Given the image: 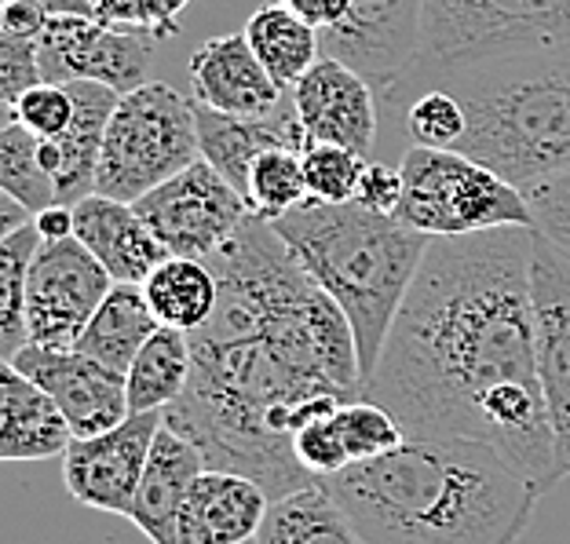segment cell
I'll return each mask as SVG.
<instances>
[{"mask_svg": "<svg viewBox=\"0 0 570 544\" xmlns=\"http://www.w3.org/2000/svg\"><path fill=\"white\" fill-rule=\"evenodd\" d=\"M534 227L432 238L362 398L406 438H472L538 497L563 478L538 377Z\"/></svg>", "mask_w": 570, "mask_h": 544, "instance_id": "cell-1", "label": "cell"}, {"mask_svg": "<svg viewBox=\"0 0 570 544\" xmlns=\"http://www.w3.org/2000/svg\"><path fill=\"white\" fill-rule=\"evenodd\" d=\"M209 267L219 304L187 333L190 384L165 424L187 435L209 468L249 475L278 501L315 483L293 449L296 409L315 395L362 398L355 333L267 219L249 216Z\"/></svg>", "mask_w": 570, "mask_h": 544, "instance_id": "cell-2", "label": "cell"}, {"mask_svg": "<svg viewBox=\"0 0 570 544\" xmlns=\"http://www.w3.org/2000/svg\"><path fill=\"white\" fill-rule=\"evenodd\" d=\"M370 544H515L538 489L472 438H406L318 478Z\"/></svg>", "mask_w": 570, "mask_h": 544, "instance_id": "cell-3", "label": "cell"}, {"mask_svg": "<svg viewBox=\"0 0 570 544\" xmlns=\"http://www.w3.org/2000/svg\"><path fill=\"white\" fill-rule=\"evenodd\" d=\"M275 230L296 264L352 322L366 387L432 238L358 201L333 205L315 198L275 219Z\"/></svg>", "mask_w": 570, "mask_h": 544, "instance_id": "cell-4", "label": "cell"}, {"mask_svg": "<svg viewBox=\"0 0 570 544\" xmlns=\"http://www.w3.org/2000/svg\"><path fill=\"white\" fill-rule=\"evenodd\" d=\"M435 85L469 118L461 154L515 187L570 172V41L453 67L428 88Z\"/></svg>", "mask_w": 570, "mask_h": 544, "instance_id": "cell-5", "label": "cell"}, {"mask_svg": "<svg viewBox=\"0 0 570 544\" xmlns=\"http://www.w3.org/2000/svg\"><path fill=\"white\" fill-rule=\"evenodd\" d=\"M560 41H570V0H424L417 62L387 99L421 96L453 67Z\"/></svg>", "mask_w": 570, "mask_h": 544, "instance_id": "cell-6", "label": "cell"}, {"mask_svg": "<svg viewBox=\"0 0 570 544\" xmlns=\"http://www.w3.org/2000/svg\"><path fill=\"white\" fill-rule=\"evenodd\" d=\"M403 201L395 219L428 238H461L498 227H534L523 187L461 150L406 147Z\"/></svg>", "mask_w": 570, "mask_h": 544, "instance_id": "cell-7", "label": "cell"}, {"mask_svg": "<svg viewBox=\"0 0 570 544\" xmlns=\"http://www.w3.org/2000/svg\"><path fill=\"white\" fill-rule=\"evenodd\" d=\"M202 158L194 99L173 85L147 81L118 99V110L102 139L96 190L136 205L142 194L161 187Z\"/></svg>", "mask_w": 570, "mask_h": 544, "instance_id": "cell-8", "label": "cell"}, {"mask_svg": "<svg viewBox=\"0 0 570 544\" xmlns=\"http://www.w3.org/2000/svg\"><path fill=\"white\" fill-rule=\"evenodd\" d=\"M136 209L168 253L194 260L216 256L253 216L249 201L205 158L142 194Z\"/></svg>", "mask_w": 570, "mask_h": 544, "instance_id": "cell-9", "label": "cell"}, {"mask_svg": "<svg viewBox=\"0 0 570 544\" xmlns=\"http://www.w3.org/2000/svg\"><path fill=\"white\" fill-rule=\"evenodd\" d=\"M110 270L77 238L41 241L26 278V336L41 347H73L114 289Z\"/></svg>", "mask_w": 570, "mask_h": 544, "instance_id": "cell-10", "label": "cell"}, {"mask_svg": "<svg viewBox=\"0 0 570 544\" xmlns=\"http://www.w3.org/2000/svg\"><path fill=\"white\" fill-rule=\"evenodd\" d=\"M37 48L45 81L56 85L99 81L128 96L150 81L154 33L147 30H125L85 16H51Z\"/></svg>", "mask_w": 570, "mask_h": 544, "instance_id": "cell-11", "label": "cell"}, {"mask_svg": "<svg viewBox=\"0 0 570 544\" xmlns=\"http://www.w3.org/2000/svg\"><path fill=\"white\" fill-rule=\"evenodd\" d=\"M530 289H534L541 395L552 421L556 461L563 478H570V253L541 230H534Z\"/></svg>", "mask_w": 570, "mask_h": 544, "instance_id": "cell-12", "label": "cell"}, {"mask_svg": "<svg viewBox=\"0 0 570 544\" xmlns=\"http://www.w3.org/2000/svg\"><path fill=\"white\" fill-rule=\"evenodd\" d=\"M161 424V409L128 413V421L110 427V432L73 438L67 453H62V478H67L70 497L85 504V508L125 515L128 520Z\"/></svg>", "mask_w": 570, "mask_h": 544, "instance_id": "cell-13", "label": "cell"}, {"mask_svg": "<svg viewBox=\"0 0 570 544\" xmlns=\"http://www.w3.org/2000/svg\"><path fill=\"white\" fill-rule=\"evenodd\" d=\"M424 0H352V11L333 30H322V56L381 85L384 92L403 81L421 51Z\"/></svg>", "mask_w": 570, "mask_h": 544, "instance_id": "cell-14", "label": "cell"}, {"mask_svg": "<svg viewBox=\"0 0 570 544\" xmlns=\"http://www.w3.org/2000/svg\"><path fill=\"white\" fill-rule=\"evenodd\" d=\"M11 366L56 398L73 427V438L110 432V427H118L132 413L125 373L102 366V362L77 352V347L26 344L11 358Z\"/></svg>", "mask_w": 570, "mask_h": 544, "instance_id": "cell-15", "label": "cell"}, {"mask_svg": "<svg viewBox=\"0 0 570 544\" xmlns=\"http://www.w3.org/2000/svg\"><path fill=\"white\" fill-rule=\"evenodd\" d=\"M296 118L307 142H333L355 154L373 150L377 142V102L362 73L344 67L341 59L322 56L301 81L289 88Z\"/></svg>", "mask_w": 570, "mask_h": 544, "instance_id": "cell-16", "label": "cell"}, {"mask_svg": "<svg viewBox=\"0 0 570 544\" xmlns=\"http://www.w3.org/2000/svg\"><path fill=\"white\" fill-rule=\"evenodd\" d=\"M190 88L194 102L219 113H235V118H264L289 96L264 70L245 33H224L194 48Z\"/></svg>", "mask_w": 570, "mask_h": 544, "instance_id": "cell-17", "label": "cell"}, {"mask_svg": "<svg viewBox=\"0 0 570 544\" xmlns=\"http://www.w3.org/2000/svg\"><path fill=\"white\" fill-rule=\"evenodd\" d=\"M271 508L267 489L249 475L205 468L194 478L173 544H245L256 541Z\"/></svg>", "mask_w": 570, "mask_h": 544, "instance_id": "cell-18", "label": "cell"}, {"mask_svg": "<svg viewBox=\"0 0 570 544\" xmlns=\"http://www.w3.org/2000/svg\"><path fill=\"white\" fill-rule=\"evenodd\" d=\"M73 238L110 270L114 281L125 285H142L154 267L173 256L154 238L136 205L107 198L99 190L73 205Z\"/></svg>", "mask_w": 570, "mask_h": 544, "instance_id": "cell-19", "label": "cell"}, {"mask_svg": "<svg viewBox=\"0 0 570 544\" xmlns=\"http://www.w3.org/2000/svg\"><path fill=\"white\" fill-rule=\"evenodd\" d=\"M194 118H198L202 158L209 161L242 198H245V187H249V168L261 154L275 147H293V150L307 147L293 96H285L282 107L264 113V118H235V113H219V110L202 107V102H194Z\"/></svg>", "mask_w": 570, "mask_h": 544, "instance_id": "cell-20", "label": "cell"}, {"mask_svg": "<svg viewBox=\"0 0 570 544\" xmlns=\"http://www.w3.org/2000/svg\"><path fill=\"white\" fill-rule=\"evenodd\" d=\"M209 464L205 453L190 443L187 435H179L176 427L161 424L158 438L150 446L147 468H142L136 504L128 512V520L142 537L154 544H173L176 541V523L184 512V501L190 494L194 478H198Z\"/></svg>", "mask_w": 570, "mask_h": 544, "instance_id": "cell-21", "label": "cell"}, {"mask_svg": "<svg viewBox=\"0 0 570 544\" xmlns=\"http://www.w3.org/2000/svg\"><path fill=\"white\" fill-rule=\"evenodd\" d=\"M70 443L73 427L56 398L4 362L0 366V461L62 457Z\"/></svg>", "mask_w": 570, "mask_h": 544, "instance_id": "cell-22", "label": "cell"}, {"mask_svg": "<svg viewBox=\"0 0 570 544\" xmlns=\"http://www.w3.org/2000/svg\"><path fill=\"white\" fill-rule=\"evenodd\" d=\"M67 88L73 96V118L67 132L56 136L59 147L56 187L62 205H77L96 190L102 139H107V125L114 118V110H118L121 92H114L110 85L99 81H70Z\"/></svg>", "mask_w": 570, "mask_h": 544, "instance_id": "cell-23", "label": "cell"}, {"mask_svg": "<svg viewBox=\"0 0 570 544\" xmlns=\"http://www.w3.org/2000/svg\"><path fill=\"white\" fill-rule=\"evenodd\" d=\"M158 329H161V322L150 310L147 296H142V285L118 281L107 293V300L99 304V310L85 326L81 340H77L73 347L77 352H85L88 358L102 362V366L128 373V366H132L136 355H139V347L147 344Z\"/></svg>", "mask_w": 570, "mask_h": 544, "instance_id": "cell-24", "label": "cell"}, {"mask_svg": "<svg viewBox=\"0 0 570 544\" xmlns=\"http://www.w3.org/2000/svg\"><path fill=\"white\" fill-rule=\"evenodd\" d=\"M256 544H370L322 483L271 501Z\"/></svg>", "mask_w": 570, "mask_h": 544, "instance_id": "cell-25", "label": "cell"}, {"mask_svg": "<svg viewBox=\"0 0 570 544\" xmlns=\"http://www.w3.org/2000/svg\"><path fill=\"white\" fill-rule=\"evenodd\" d=\"M150 310L158 315L161 326H173L179 333L202 329L216 315L219 304V281L209 260H194V256H168L142 281Z\"/></svg>", "mask_w": 570, "mask_h": 544, "instance_id": "cell-26", "label": "cell"}, {"mask_svg": "<svg viewBox=\"0 0 570 544\" xmlns=\"http://www.w3.org/2000/svg\"><path fill=\"white\" fill-rule=\"evenodd\" d=\"M242 33H245V41L253 44L256 59L264 62V70L275 77V85L282 92H289V88L322 59V30H315V26L304 22L285 4L256 8Z\"/></svg>", "mask_w": 570, "mask_h": 544, "instance_id": "cell-27", "label": "cell"}, {"mask_svg": "<svg viewBox=\"0 0 570 544\" xmlns=\"http://www.w3.org/2000/svg\"><path fill=\"white\" fill-rule=\"evenodd\" d=\"M194 355H190V336L173 326H161L139 347L136 362L128 366V406L132 413L168 409L179 403L190 384Z\"/></svg>", "mask_w": 570, "mask_h": 544, "instance_id": "cell-28", "label": "cell"}, {"mask_svg": "<svg viewBox=\"0 0 570 544\" xmlns=\"http://www.w3.org/2000/svg\"><path fill=\"white\" fill-rule=\"evenodd\" d=\"M41 241V230L33 224L0 241V355L4 362L30 344L26 336V278H30V264Z\"/></svg>", "mask_w": 570, "mask_h": 544, "instance_id": "cell-29", "label": "cell"}, {"mask_svg": "<svg viewBox=\"0 0 570 544\" xmlns=\"http://www.w3.org/2000/svg\"><path fill=\"white\" fill-rule=\"evenodd\" d=\"M37 147H41V139L22 121H4L0 128V190L22 201L33 216L59 201V187L45 172Z\"/></svg>", "mask_w": 570, "mask_h": 544, "instance_id": "cell-30", "label": "cell"}, {"mask_svg": "<svg viewBox=\"0 0 570 544\" xmlns=\"http://www.w3.org/2000/svg\"><path fill=\"white\" fill-rule=\"evenodd\" d=\"M245 201L256 219L275 224L296 205L307 201V179H304V150L275 147L261 154L249 168V187H245Z\"/></svg>", "mask_w": 570, "mask_h": 544, "instance_id": "cell-31", "label": "cell"}, {"mask_svg": "<svg viewBox=\"0 0 570 544\" xmlns=\"http://www.w3.org/2000/svg\"><path fill=\"white\" fill-rule=\"evenodd\" d=\"M336 427H341V438L352 464L384 457V453L406 443V432L399 427V421L381 403H373V398H352V403H344L336 409Z\"/></svg>", "mask_w": 570, "mask_h": 544, "instance_id": "cell-32", "label": "cell"}, {"mask_svg": "<svg viewBox=\"0 0 570 544\" xmlns=\"http://www.w3.org/2000/svg\"><path fill=\"white\" fill-rule=\"evenodd\" d=\"M362 168L366 158L347 147H333V142H307L304 147V179H307V198L315 201H355Z\"/></svg>", "mask_w": 570, "mask_h": 544, "instance_id": "cell-33", "label": "cell"}, {"mask_svg": "<svg viewBox=\"0 0 570 544\" xmlns=\"http://www.w3.org/2000/svg\"><path fill=\"white\" fill-rule=\"evenodd\" d=\"M406 128L417 147L458 150L464 132H469V118H464L461 99L435 85L424 88L421 96H413V102L406 107Z\"/></svg>", "mask_w": 570, "mask_h": 544, "instance_id": "cell-34", "label": "cell"}, {"mask_svg": "<svg viewBox=\"0 0 570 544\" xmlns=\"http://www.w3.org/2000/svg\"><path fill=\"white\" fill-rule=\"evenodd\" d=\"M73 96L67 85L41 81L19 99V107L8 113V121H22L37 139H56L70 128Z\"/></svg>", "mask_w": 570, "mask_h": 544, "instance_id": "cell-35", "label": "cell"}, {"mask_svg": "<svg viewBox=\"0 0 570 544\" xmlns=\"http://www.w3.org/2000/svg\"><path fill=\"white\" fill-rule=\"evenodd\" d=\"M293 449L315 483L318 478H330V475H341L344 468H352V457H347L341 427H336V413L301 427V432L293 435Z\"/></svg>", "mask_w": 570, "mask_h": 544, "instance_id": "cell-36", "label": "cell"}, {"mask_svg": "<svg viewBox=\"0 0 570 544\" xmlns=\"http://www.w3.org/2000/svg\"><path fill=\"white\" fill-rule=\"evenodd\" d=\"M523 194L534 212V230L570 253V172L538 179V184L523 187Z\"/></svg>", "mask_w": 570, "mask_h": 544, "instance_id": "cell-37", "label": "cell"}, {"mask_svg": "<svg viewBox=\"0 0 570 544\" xmlns=\"http://www.w3.org/2000/svg\"><path fill=\"white\" fill-rule=\"evenodd\" d=\"M41 81L45 70H41V48H37V41L0 33V96H4V113L16 110L19 99Z\"/></svg>", "mask_w": 570, "mask_h": 544, "instance_id": "cell-38", "label": "cell"}, {"mask_svg": "<svg viewBox=\"0 0 570 544\" xmlns=\"http://www.w3.org/2000/svg\"><path fill=\"white\" fill-rule=\"evenodd\" d=\"M187 0H99V19L125 30H147L154 37H168L176 30L179 11Z\"/></svg>", "mask_w": 570, "mask_h": 544, "instance_id": "cell-39", "label": "cell"}, {"mask_svg": "<svg viewBox=\"0 0 570 544\" xmlns=\"http://www.w3.org/2000/svg\"><path fill=\"white\" fill-rule=\"evenodd\" d=\"M403 190H406L403 168H392L384 161H366L362 179H358V190H355V201L366 205V209H373V212L395 216L399 201H403Z\"/></svg>", "mask_w": 570, "mask_h": 544, "instance_id": "cell-40", "label": "cell"}, {"mask_svg": "<svg viewBox=\"0 0 570 544\" xmlns=\"http://www.w3.org/2000/svg\"><path fill=\"white\" fill-rule=\"evenodd\" d=\"M48 22H51V11L45 0H4V4H0V33L4 37L41 41Z\"/></svg>", "mask_w": 570, "mask_h": 544, "instance_id": "cell-41", "label": "cell"}, {"mask_svg": "<svg viewBox=\"0 0 570 544\" xmlns=\"http://www.w3.org/2000/svg\"><path fill=\"white\" fill-rule=\"evenodd\" d=\"M278 4L296 11V16L315 26V30H333V26L344 22V16L352 11V0H278Z\"/></svg>", "mask_w": 570, "mask_h": 544, "instance_id": "cell-42", "label": "cell"}, {"mask_svg": "<svg viewBox=\"0 0 570 544\" xmlns=\"http://www.w3.org/2000/svg\"><path fill=\"white\" fill-rule=\"evenodd\" d=\"M33 227L41 230L45 241H59V238H73V205L56 201L51 209L33 216Z\"/></svg>", "mask_w": 570, "mask_h": 544, "instance_id": "cell-43", "label": "cell"}, {"mask_svg": "<svg viewBox=\"0 0 570 544\" xmlns=\"http://www.w3.org/2000/svg\"><path fill=\"white\" fill-rule=\"evenodd\" d=\"M30 209H26L22 201H16L11 194H0V235L4 238H11L16 230H22V227H30Z\"/></svg>", "mask_w": 570, "mask_h": 544, "instance_id": "cell-44", "label": "cell"}, {"mask_svg": "<svg viewBox=\"0 0 570 544\" xmlns=\"http://www.w3.org/2000/svg\"><path fill=\"white\" fill-rule=\"evenodd\" d=\"M51 16H85L99 19V0H45Z\"/></svg>", "mask_w": 570, "mask_h": 544, "instance_id": "cell-45", "label": "cell"}, {"mask_svg": "<svg viewBox=\"0 0 570 544\" xmlns=\"http://www.w3.org/2000/svg\"><path fill=\"white\" fill-rule=\"evenodd\" d=\"M245 544H256V541H245Z\"/></svg>", "mask_w": 570, "mask_h": 544, "instance_id": "cell-46", "label": "cell"}]
</instances>
